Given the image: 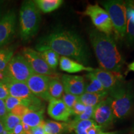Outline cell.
<instances>
[{"label": "cell", "mask_w": 134, "mask_h": 134, "mask_svg": "<svg viewBox=\"0 0 134 134\" xmlns=\"http://www.w3.org/2000/svg\"><path fill=\"white\" fill-rule=\"evenodd\" d=\"M37 51L52 50L57 54L71 58L83 65L88 64L90 53L83 40L74 32L66 29L55 30L38 40Z\"/></svg>", "instance_id": "cell-1"}, {"label": "cell", "mask_w": 134, "mask_h": 134, "mask_svg": "<svg viewBox=\"0 0 134 134\" xmlns=\"http://www.w3.org/2000/svg\"><path fill=\"white\" fill-rule=\"evenodd\" d=\"M89 37L100 69L120 73L124 61L110 35L93 29L89 32Z\"/></svg>", "instance_id": "cell-2"}, {"label": "cell", "mask_w": 134, "mask_h": 134, "mask_svg": "<svg viewBox=\"0 0 134 134\" xmlns=\"http://www.w3.org/2000/svg\"><path fill=\"white\" fill-rule=\"evenodd\" d=\"M110 105L115 119L128 116L134 104V89L130 83L124 81L109 92Z\"/></svg>", "instance_id": "cell-3"}, {"label": "cell", "mask_w": 134, "mask_h": 134, "mask_svg": "<svg viewBox=\"0 0 134 134\" xmlns=\"http://www.w3.org/2000/svg\"><path fill=\"white\" fill-rule=\"evenodd\" d=\"M41 16L34 1H25L19 11V34L21 39L26 42L37 33Z\"/></svg>", "instance_id": "cell-4"}, {"label": "cell", "mask_w": 134, "mask_h": 134, "mask_svg": "<svg viewBox=\"0 0 134 134\" xmlns=\"http://www.w3.org/2000/svg\"><path fill=\"white\" fill-rule=\"evenodd\" d=\"M108 13L113 25L114 31L119 39H124L126 32V3L120 0H109L101 2Z\"/></svg>", "instance_id": "cell-5"}, {"label": "cell", "mask_w": 134, "mask_h": 134, "mask_svg": "<svg viewBox=\"0 0 134 134\" xmlns=\"http://www.w3.org/2000/svg\"><path fill=\"white\" fill-rule=\"evenodd\" d=\"M3 72L5 77L23 83L34 73L24 57L19 53L13 55Z\"/></svg>", "instance_id": "cell-6"}, {"label": "cell", "mask_w": 134, "mask_h": 134, "mask_svg": "<svg viewBox=\"0 0 134 134\" xmlns=\"http://www.w3.org/2000/svg\"><path fill=\"white\" fill-rule=\"evenodd\" d=\"M90 17L96 29L108 35H111L114 29L108 13L98 4H88L83 13Z\"/></svg>", "instance_id": "cell-7"}, {"label": "cell", "mask_w": 134, "mask_h": 134, "mask_svg": "<svg viewBox=\"0 0 134 134\" xmlns=\"http://www.w3.org/2000/svg\"><path fill=\"white\" fill-rule=\"evenodd\" d=\"M22 55L29 63L34 73L58 78L55 71L48 66L37 50L25 47L22 50Z\"/></svg>", "instance_id": "cell-8"}, {"label": "cell", "mask_w": 134, "mask_h": 134, "mask_svg": "<svg viewBox=\"0 0 134 134\" xmlns=\"http://www.w3.org/2000/svg\"><path fill=\"white\" fill-rule=\"evenodd\" d=\"M52 78L53 77L34 73L27 80L26 83L34 96L49 102L52 98L48 94V87Z\"/></svg>", "instance_id": "cell-9"}, {"label": "cell", "mask_w": 134, "mask_h": 134, "mask_svg": "<svg viewBox=\"0 0 134 134\" xmlns=\"http://www.w3.org/2000/svg\"><path fill=\"white\" fill-rule=\"evenodd\" d=\"M114 119L109 98L108 96L94 107L93 120L103 129H105L112 125Z\"/></svg>", "instance_id": "cell-10"}, {"label": "cell", "mask_w": 134, "mask_h": 134, "mask_svg": "<svg viewBox=\"0 0 134 134\" xmlns=\"http://www.w3.org/2000/svg\"><path fill=\"white\" fill-rule=\"evenodd\" d=\"M16 14L14 11H9L0 19V48L10 42L15 34Z\"/></svg>", "instance_id": "cell-11"}, {"label": "cell", "mask_w": 134, "mask_h": 134, "mask_svg": "<svg viewBox=\"0 0 134 134\" xmlns=\"http://www.w3.org/2000/svg\"><path fill=\"white\" fill-rule=\"evenodd\" d=\"M91 73L100 81L108 93L116 88L122 82L125 81L121 73L118 72L109 71L100 68H96Z\"/></svg>", "instance_id": "cell-12"}, {"label": "cell", "mask_w": 134, "mask_h": 134, "mask_svg": "<svg viewBox=\"0 0 134 134\" xmlns=\"http://www.w3.org/2000/svg\"><path fill=\"white\" fill-rule=\"evenodd\" d=\"M70 132L73 130L75 134H119V132H105L93 119L68 122Z\"/></svg>", "instance_id": "cell-13"}, {"label": "cell", "mask_w": 134, "mask_h": 134, "mask_svg": "<svg viewBox=\"0 0 134 134\" xmlns=\"http://www.w3.org/2000/svg\"><path fill=\"white\" fill-rule=\"evenodd\" d=\"M3 81L7 86L9 96L22 99H34L37 97L33 94L26 83L13 80L4 77Z\"/></svg>", "instance_id": "cell-14"}, {"label": "cell", "mask_w": 134, "mask_h": 134, "mask_svg": "<svg viewBox=\"0 0 134 134\" xmlns=\"http://www.w3.org/2000/svg\"><path fill=\"white\" fill-rule=\"evenodd\" d=\"M61 81L65 93L77 96H81L85 93L86 82L83 76L63 75Z\"/></svg>", "instance_id": "cell-15"}, {"label": "cell", "mask_w": 134, "mask_h": 134, "mask_svg": "<svg viewBox=\"0 0 134 134\" xmlns=\"http://www.w3.org/2000/svg\"><path fill=\"white\" fill-rule=\"evenodd\" d=\"M47 113L53 119L64 122L69 120L71 115V109H70L61 99H52L49 101Z\"/></svg>", "instance_id": "cell-16"}, {"label": "cell", "mask_w": 134, "mask_h": 134, "mask_svg": "<svg viewBox=\"0 0 134 134\" xmlns=\"http://www.w3.org/2000/svg\"><path fill=\"white\" fill-rule=\"evenodd\" d=\"M59 66L60 70L69 73H79L81 71H93L94 68L90 66H86L81 63L77 62L71 58L61 57L59 60Z\"/></svg>", "instance_id": "cell-17"}, {"label": "cell", "mask_w": 134, "mask_h": 134, "mask_svg": "<svg viewBox=\"0 0 134 134\" xmlns=\"http://www.w3.org/2000/svg\"><path fill=\"white\" fill-rule=\"evenodd\" d=\"M43 113H44V109L36 111L29 110L22 117V123L27 125L31 128L42 125L44 122Z\"/></svg>", "instance_id": "cell-18"}, {"label": "cell", "mask_w": 134, "mask_h": 134, "mask_svg": "<svg viewBox=\"0 0 134 134\" xmlns=\"http://www.w3.org/2000/svg\"><path fill=\"white\" fill-rule=\"evenodd\" d=\"M42 125L46 134H65L70 132L68 122L47 120L43 122Z\"/></svg>", "instance_id": "cell-19"}, {"label": "cell", "mask_w": 134, "mask_h": 134, "mask_svg": "<svg viewBox=\"0 0 134 134\" xmlns=\"http://www.w3.org/2000/svg\"><path fill=\"white\" fill-rule=\"evenodd\" d=\"M109 93H84L79 96V101L86 106L96 107L98 104L103 101L108 96Z\"/></svg>", "instance_id": "cell-20"}, {"label": "cell", "mask_w": 134, "mask_h": 134, "mask_svg": "<svg viewBox=\"0 0 134 134\" xmlns=\"http://www.w3.org/2000/svg\"><path fill=\"white\" fill-rule=\"evenodd\" d=\"M86 77L89 80L88 83H86L85 93H103L107 91L100 81L89 72L86 75Z\"/></svg>", "instance_id": "cell-21"}, {"label": "cell", "mask_w": 134, "mask_h": 134, "mask_svg": "<svg viewBox=\"0 0 134 134\" xmlns=\"http://www.w3.org/2000/svg\"><path fill=\"white\" fill-rule=\"evenodd\" d=\"M38 52L48 66L55 71L59 64L60 55L50 49H42L38 51Z\"/></svg>", "instance_id": "cell-22"}, {"label": "cell", "mask_w": 134, "mask_h": 134, "mask_svg": "<svg viewBox=\"0 0 134 134\" xmlns=\"http://www.w3.org/2000/svg\"><path fill=\"white\" fill-rule=\"evenodd\" d=\"M35 4L38 9L44 13H51L63 4L62 0H36L34 1Z\"/></svg>", "instance_id": "cell-23"}, {"label": "cell", "mask_w": 134, "mask_h": 134, "mask_svg": "<svg viewBox=\"0 0 134 134\" xmlns=\"http://www.w3.org/2000/svg\"><path fill=\"white\" fill-rule=\"evenodd\" d=\"M48 93L52 99H60L64 93L62 83L58 78H52L49 82Z\"/></svg>", "instance_id": "cell-24"}, {"label": "cell", "mask_w": 134, "mask_h": 134, "mask_svg": "<svg viewBox=\"0 0 134 134\" xmlns=\"http://www.w3.org/2000/svg\"><path fill=\"white\" fill-rule=\"evenodd\" d=\"M21 122V119L12 113H8L2 121L4 129L8 133H12L13 130Z\"/></svg>", "instance_id": "cell-25"}, {"label": "cell", "mask_w": 134, "mask_h": 134, "mask_svg": "<svg viewBox=\"0 0 134 134\" xmlns=\"http://www.w3.org/2000/svg\"><path fill=\"white\" fill-rule=\"evenodd\" d=\"M14 52L11 48H0V71H4L13 57Z\"/></svg>", "instance_id": "cell-26"}, {"label": "cell", "mask_w": 134, "mask_h": 134, "mask_svg": "<svg viewBox=\"0 0 134 134\" xmlns=\"http://www.w3.org/2000/svg\"><path fill=\"white\" fill-rule=\"evenodd\" d=\"M62 100L70 109H71L75 104L79 100V96L64 92L62 97Z\"/></svg>", "instance_id": "cell-27"}, {"label": "cell", "mask_w": 134, "mask_h": 134, "mask_svg": "<svg viewBox=\"0 0 134 134\" xmlns=\"http://www.w3.org/2000/svg\"><path fill=\"white\" fill-rule=\"evenodd\" d=\"M94 109V108H93V107L86 106V108H85L84 113L81 114H80V115H78V116H75L74 119L72 120V121L77 122L81 121V120L93 119Z\"/></svg>", "instance_id": "cell-28"}, {"label": "cell", "mask_w": 134, "mask_h": 134, "mask_svg": "<svg viewBox=\"0 0 134 134\" xmlns=\"http://www.w3.org/2000/svg\"><path fill=\"white\" fill-rule=\"evenodd\" d=\"M85 108H86V105L78 100L71 109V115H75V117L80 115L84 113Z\"/></svg>", "instance_id": "cell-29"}, {"label": "cell", "mask_w": 134, "mask_h": 134, "mask_svg": "<svg viewBox=\"0 0 134 134\" xmlns=\"http://www.w3.org/2000/svg\"><path fill=\"white\" fill-rule=\"evenodd\" d=\"M29 110V109L27 108V107L24 106V105H17L16 107H15L14 109H13L10 111V113H12L13 114L16 115V116L19 117V118L21 119L22 117H23Z\"/></svg>", "instance_id": "cell-30"}, {"label": "cell", "mask_w": 134, "mask_h": 134, "mask_svg": "<svg viewBox=\"0 0 134 134\" xmlns=\"http://www.w3.org/2000/svg\"><path fill=\"white\" fill-rule=\"evenodd\" d=\"M9 96L7 86L3 81L0 83V99L5 100Z\"/></svg>", "instance_id": "cell-31"}, {"label": "cell", "mask_w": 134, "mask_h": 134, "mask_svg": "<svg viewBox=\"0 0 134 134\" xmlns=\"http://www.w3.org/2000/svg\"><path fill=\"white\" fill-rule=\"evenodd\" d=\"M8 111L6 108V104L4 100L0 99V120L3 121L6 115L8 114Z\"/></svg>", "instance_id": "cell-32"}, {"label": "cell", "mask_w": 134, "mask_h": 134, "mask_svg": "<svg viewBox=\"0 0 134 134\" xmlns=\"http://www.w3.org/2000/svg\"><path fill=\"white\" fill-rule=\"evenodd\" d=\"M11 134H26L24 131L22 122L15 127Z\"/></svg>", "instance_id": "cell-33"}, {"label": "cell", "mask_w": 134, "mask_h": 134, "mask_svg": "<svg viewBox=\"0 0 134 134\" xmlns=\"http://www.w3.org/2000/svg\"><path fill=\"white\" fill-rule=\"evenodd\" d=\"M31 134H46V133L43 130L42 125H39L32 128Z\"/></svg>", "instance_id": "cell-34"}, {"label": "cell", "mask_w": 134, "mask_h": 134, "mask_svg": "<svg viewBox=\"0 0 134 134\" xmlns=\"http://www.w3.org/2000/svg\"><path fill=\"white\" fill-rule=\"evenodd\" d=\"M0 134H10L5 129L4 125H3L2 122L1 120H0Z\"/></svg>", "instance_id": "cell-35"}, {"label": "cell", "mask_w": 134, "mask_h": 134, "mask_svg": "<svg viewBox=\"0 0 134 134\" xmlns=\"http://www.w3.org/2000/svg\"><path fill=\"white\" fill-rule=\"evenodd\" d=\"M128 69L129 71L134 72V61L128 65Z\"/></svg>", "instance_id": "cell-36"}, {"label": "cell", "mask_w": 134, "mask_h": 134, "mask_svg": "<svg viewBox=\"0 0 134 134\" xmlns=\"http://www.w3.org/2000/svg\"><path fill=\"white\" fill-rule=\"evenodd\" d=\"M5 77V75L4 74V72L3 71H0V83L1 81H3V80H4Z\"/></svg>", "instance_id": "cell-37"}, {"label": "cell", "mask_w": 134, "mask_h": 134, "mask_svg": "<svg viewBox=\"0 0 134 134\" xmlns=\"http://www.w3.org/2000/svg\"><path fill=\"white\" fill-rule=\"evenodd\" d=\"M3 1H0V19L2 18V16H1V4H2Z\"/></svg>", "instance_id": "cell-38"}]
</instances>
